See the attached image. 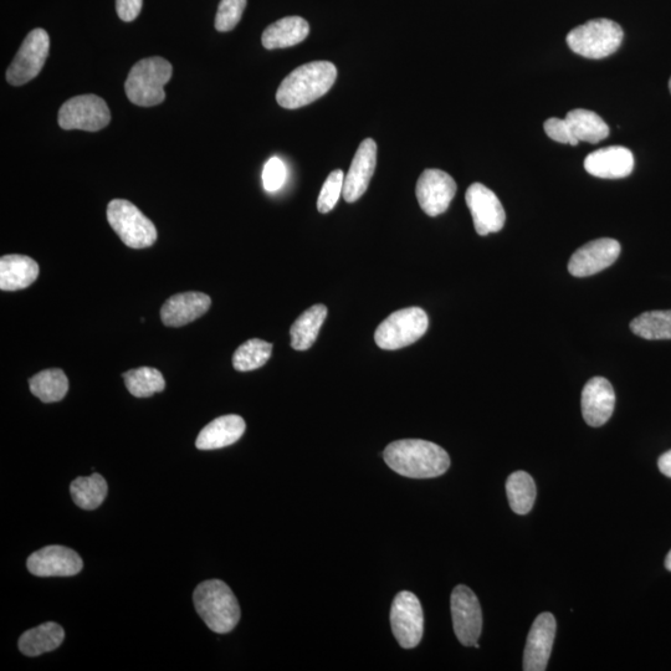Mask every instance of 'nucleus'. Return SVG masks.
Here are the masks:
<instances>
[{
    "label": "nucleus",
    "instance_id": "bb28decb",
    "mask_svg": "<svg viewBox=\"0 0 671 671\" xmlns=\"http://www.w3.org/2000/svg\"><path fill=\"white\" fill-rule=\"evenodd\" d=\"M506 493L511 509L515 514H529L536 501L535 481L526 471H516L506 481Z\"/></svg>",
    "mask_w": 671,
    "mask_h": 671
},
{
    "label": "nucleus",
    "instance_id": "ea45409f",
    "mask_svg": "<svg viewBox=\"0 0 671 671\" xmlns=\"http://www.w3.org/2000/svg\"><path fill=\"white\" fill-rule=\"evenodd\" d=\"M669 89H670V92H671V79L669 81Z\"/></svg>",
    "mask_w": 671,
    "mask_h": 671
},
{
    "label": "nucleus",
    "instance_id": "72a5a7b5",
    "mask_svg": "<svg viewBox=\"0 0 671 671\" xmlns=\"http://www.w3.org/2000/svg\"><path fill=\"white\" fill-rule=\"evenodd\" d=\"M343 182H345V174L341 169H336L327 177L322 186L319 201H317V209L320 213L327 214L335 208L343 193Z\"/></svg>",
    "mask_w": 671,
    "mask_h": 671
},
{
    "label": "nucleus",
    "instance_id": "39448f33",
    "mask_svg": "<svg viewBox=\"0 0 671 671\" xmlns=\"http://www.w3.org/2000/svg\"><path fill=\"white\" fill-rule=\"evenodd\" d=\"M624 38L621 25L609 19H594L567 35L573 53L587 59H604L616 53Z\"/></svg>",
    "mask_w": 671,
    "mask_h": 671
},
{
    "label": "nucleus",
    "instance_id": "f3484780",
    "mask_svg": "<svg viewBox=\"0 0 671 671\" xmlns=\"http://www.w3.org/2000/svg\"><path fill=\"white\" fill-rule=\"evenodd\" d=\"M377 165V143L367 138L358 147L353 157L350 171L343 182V198L347 203H355L366 193Z\"/></svg>",
    "mask_w": 671,
    "mask_h": 671
},
{
    "label": "nucleus",
    "instance_id": "c85d7f7f",
    "mask_svg": "<svg viewBox=\"0 0 671 671\" xmlns=\"http://www.w3.org/2000/svg\"><path fill=\"white\" fill-rule=\"evenodd\" d=\"M71 498L84 510H95L104 503L107 496V483L100 474L80 476L70 486Z\"/></svg>",
    "mask_w": 671,
    "mask_h": 671
},
{
    "label": "nucleus",
    "instance_id": "4c0bfd02",
    "mask_svg": "<svg viewBox=\"0 0 671 671\" xmlns=\"http://www.w3.org/2000/svg\"><path fill=\"white\" fill-rule=\"evenodd\" d=\"M658 466L662 474L671 478V450L659 458Z\"/></svg>",
    "mask_w": 671,
    "mask_h": 671
},
{
    "label": "nucleus",
    "instance_id": "f704fd0d",
    "mask_svg": "<svg viewBox=\"0 0 671 671\" xmlns=\"http://www.w3.org/2000/svg\"><path fill=\"white\" fill-rule=\"evenodd\" d=\"M286 167L278 157L270 158L264 167L263 183L266 192L274 193L284 186Z\"/></svg>",
    "mask_w": 671,
    "mask_h": 671
},
{
    "label": "nucleus",
    "instance_id": "7ed1b4c3",
    "mask_svg": "<svg viewBox=\"0 0 671 671\" xmlns=\"http://www.w3.org/2000/svg\"><path fill=\"white\" fill-rule=\"evenodd\" d=\"M194 607L210 630L218 634L232 632L240 619V607L227 583L210 580L193 593Z\"/></svg>",
    "mask_w": 671,
    "mask_h": 671
},
{
    "label": "nucleus",
    "instance_id": "0eeeda50",
    "mask_svg": "<svg viewBox=\"0 0 671 671\" xmlns=\"http://www.w3.org/2000/svg\"><path fill=\"white\" fill-rule=\"evenodd\" d=\"M428 326L427 312L420 307H408L393 312L378 326L375 341L382 350H401L420 340L427 332Z\"/></svg>",
    "mask_w": 671,
    "mask_h": 671
},
{
    "label": "nucleus",
    "instance_id": "c9c22d12",
    "mask_svg": "<svg viewBox=\"0 0 671 671\" xmlns=\"http://www.w3.org/2000/svg\"><path fill=\"white\" fill-rule=\"evenodd\" d=\"M546 135L551 138V140L560 142V143H568V145L571 146H577L578 142L573 136V133L571 131L570 126H568L567 121L565 119H556V117H552V119L547 120L544 125Z\"/></svg>",
    "mask_w": 671,
    "mask_h": 671
},
{
    "label": "nucleus",
    "instance_id": "6ab92c4d",
    "mask_svg": "<svg viewBox=\"0 0 671 671\" xmlns=\"http://www.w3.org/2000/svg\"><path fill=\"white\" fill-rule=\"evenodd\" d=\"M586 171L603 179H621L634 169L633 153L626 147L612 146L592 152L585 160Z\"/></svg>",
    "mask_w": 671,
    "mask_h": 671
},
{
    "label": "nucleus",
    "instance_id": "aec40b11",
    "mask_svg": "<svg viewBox=\"0 0 671 671\" xmlns=\"http://www.w3.org/2000/svg\"><path fill=\"white\" fill-rule=\"evenodd\" d=\"M212 300L202 293H184L169 297L161 309V319L168 327H181L202 317Z\"/></svg>",
    "mask_w": 671,
    "mask_h": 671
},
{
    "label": "nucleus",
    "instance_id": "423d86ee",
    "mask_svg": "<svg viewBox=\"0 0 671 671\" xmlns=\"http://www.w3.org/2000/svg\"><path fill=\"white\" fill-rule=\"evenodd\" d=\"M107 220L128 248L145 249L156 243L155 224L135 204L125 199L110 202L107 207Z\"/></svg>",
    "mask_w": 671,
    "mask_h": 671
},
{
    "label": "nucleus",
    "instance_id": "5701e85b",
    "mask_svg": "<svg viewBox=\"0 0 671 671\" xmlns=\"http://www.w3.org/2000/svg\"><path fill=\"white\" fill-rule=\"evenodd\" d=\"M310 25L301 17H286L264 30L261 42L268 50L291 48L309 37Z\"/></svg>",
    "mask_w": 671,
    "mask_h": 671
},
{
    "label": "nucleus",
    "instance_id": "412c9836",
    "mask_svg": "<svg viewBox=\"0 0 671 671\" xmlns=\"http://www.w3.org/2000/svg\"><path fill=\"white\" fill-rule=\"evenodd\" d=\"M247 429L244 419L235 414L219 417L202 429L197 438L199 450H215L229 447L243 437Z\"/></svg>",
    "mask_w": 671,
    "mask_h": 671
},
{
    "label": "nucleus",
    "instance_id": "f8f14e48",
    "mask_svg": "<svg viewBox=\"0 0 671 671\" xmlns=\"http://www.w3.org/2000/svg\"><path fill=\"white\" fill-rule=\"evenodd\" d=\"M476 233L485 237L504 228L506 213L500 199L484 184L474 183L465 194Z\"/></svg>",
    "mask_w": 671,
    "mask_h": 671
},
{
    "label": "nucleus",
    "instance_id": "2f4dec72",
    "mask_svg": "<svg viewBox=\"0 0 671 671\" xmlns=\"http://www.w3.org/2000/svg\"><path fill=\"white\" fill-rule=\"evenodd\" d=\"M273 352V345L269 342L253 338L243 343L235 351L233 356V366L239 372H249L258 370L265 366Z\"/></svg>",
    "mask_w": 671,
    "mask_h": 671
},
{
    "label": "nucleus",
    "instance_id": "f03ea898",
    "mask_svg": "<svg viewBox=\"0 0 671 671\" xmlns=\"http://www.w3.org/2000/svg\"><path fill=\"white\" fill-rule=\"evenodd\" d=\"M336 79V66L329 61L301 65L281 83L276 92V101L284 109H300L326 95Z\"/></svg>",
    "mask_w": 671,
    "mask_h": 671
},
{
    "label": "nucleus",
    "instance_id": "1a4fd4ad",
    "mask_svg": "<svg viewBox=\"0 0 671 671\" xmlns=\"http://www.w3.org/2000/svg\"><path fill=\"white\" fill-rule=\"evenodd\" d=\"M50 38L44 29H35L28 34L7 71V81L13 86H22L37 78L48 59Z\"/></svg>",
    "mask_w": 671,
    "mask_h": 671
},
{
    "label": "nucleus",
    "instance_id": "20e7f679",
    "mask_svg": "<svg viewBox=\"0 0 671 671\" xmlns=\"http://www.w3.org/2000/svg\"><path fill=\"white\" fill-rule=\"evenodd\" d=\"M172 74V65L166 59L155 56L138 61L125 83L128 100L141 107L162 104L166 100L165 85Z\"/></svg>",
    "mask_w": 671,
    "mask_h": 671
},
{
    "label": "nucleus",
    "instance_id": "6e6552de",
    "mask_svg": "<svg viewBox=\"0 0 671 671\" xmlns=\"http://www.w3.org/2000/svg\"><path fill=\"white\" fill-rule=\"evenodd\" d=\"M58 121L64 130L97 132L110 124L111 112L101 97L80 95L61 106Z\"/></svg>",
    "mask_w": 671,
    "mask_h": 671
},
{
    "label": "nucleus",
    "instance_id": "a878e982",
    "mask_svg": "<svg viewBox=\"0 0 671 671\" xmlns=\"http://www.w3.org/2000/svg\"><path fill=\"white\" fill-rule=\"evenodd\" d=\"M565 120L578 142L583 141L596 145L609 136L608 125L596 112L583 109L572 110L568 112Z\"/></svg>",
    "mask_w": 671,
    "mask_h": 671
},
{
    "label": "nucleus",
    "instance_id": "393cba45",
    "mask_svg": "<svg viewBox=\"0 0 671 671\" xmlns=\"http://www.w3.org/2000/svg\"><path fill=\"white\" fill-rule=\"evenodd\" d=\"M326 316L327 307L325 305H314L305 311L291 326V347L296 351L309 350L317 340Z\"/></svg>",
    "mask_w": 671,
    "mask_h": 671
},
{
    "label": "nucleus",
    "instance_id": "4be33fe9",
    "mask_svg": "<svg viewBox=\"0 0 671 671\" xmlns=\"http://www.w3.org/2000/svg\"><path fill=\"white\" fill-rule=\"evenodd\" d=\"M39 276L37 261L25 255H5L0 259V289L18 291L29 288Z\"/></svg>",
    "mask_w": 671,
    "mask_h": 671
},
{
    "label": "nucleus",
    "instance_id": "2eb2a0df",
    "mask_svg": "<svg viewBox=\"0 0 671 671\" xmlns=\"http://www.w3.org/2000/svg\"><path fill=\"white\" fill-rule=\"evenodd\" d=\"M28 570L38 577H70L83 570L84 563L73 550L64 546H46L33 555L27 562Z\"/></svg>",
    "mask_w": 671,
    "mask_h": 671
},
{
    "label": "nucleus",
    "instance_id": "7c9ffc66",
    "mask_svg": "<svg viewBox=\"0 0 671 671\" xmlns=\"http://www.w3.org/2000/svg\"><path fill=\"white\" fill-rule=\"evenodd\" d=\"M128 392L137 398H148L156 393L165 391L166 381L162 373L156 368L141 367L131 370L124 375Z\"/></svg>",
    "mask_w": 671,
    "mask_h": 671
},
{
    "label": "nucleus",
    "instance_id": "cd10ccee",
    "mask_svg": "<svg viewBox=\"0 0 671 671\" xmlns=\"http://www.w3.org/2000/svg\"><path fill=\"white\" fill-rule=\"evenodd\" d=\"M30 392L44 403L60 402L69 391V379L59 368H51L29 379Z\"/></svg>",
    "mask_w": 671,
    "mask_h": 671
},
{
    "label": "nucleus",
    "instance_id": "dca6fc26",
    "mask_svg": "<svg viewBox=\"0 0 671 671\" xmlns=\"http://www.w3.org/2000/svg\"><path fill=\"white\" fill-rule=\"evenodd\" d=\"M556 619L551 613H542L532 624L524 653L525 671H544L550 660L556 638Z\"/></svg>",
    "mask_w": 671,
    "mask_h": 671
},
{
    "label": "nucleus",
    "instance_id": "ddd939ff",
    "mask_svg": "<svg viewBox=\"0 0 671 671\" xmlns=\"http://www.w3.org/2000/svg\"><path fill=\"white\" fill-rule=\"evenodd\" d=\"M416 194L423 212L438 217L447 212L457 194V183L447 172L425 169L418 179Z\"/></svg>",
    "mask_w": 671,
    "mask_h": 671
},
{
    "label": "nucleus",
    "instance_id": "58836bf2",
    "mask_svg": "<svg viewBox=\"0 0 671 671\" xmlns=\"http://www.w3.org/2000/svg\"><path fill=\"white\" fill-rule=\"evenodd\" d=\"M665 567L671 572V551L668 553L667 558H665Z\"/></svg>",
    "mask_w": 671,
    "mask_h": 671
},
{
    "label": "nucleus",
    "instance_id": "b1692460",
    "mask_svg": "<svg viewBox=\"0 0 671 671\" xmlns=\"http://www.w3.org/2000/svg\"><path fill=\"white\" fill-rule=\"evenodd\" d=\"M63 627L54 622L44 623L25 632L19 639V649L27 657H39L44 653L53 652L64 642Z\"/></svg>",
    "mask_w": 671,
    "mask_h": 671
},
{
    "label": "nucleus",
    "instance_id": "f257e3e1",
    "mask_svg": "<svg viewBox=\"0 0 671 671\" xmlns=\"http://www.w3.org/2000/svg\"><path fill=\"white\" fill-rule=\"evenodd\" d=\"M384 462L397 474L412 479H432L447 473L449 454L427 440L404 439L388 445Z\"/></svg>",
    "mask_w": 671,
    "mask_h": 671
},
{
    "label": "nucleus",
    "instance_id": "9d476101",
    "mask_svg": "<svg viewBox=\"0 0 671 671\" xmlns=\"http://www.w3.org/2000/svg\"><path fill=\"white\" fill-rule=\"evenodd\" d=\"M391 626L394 637L402 648L417 647L423 638L424 614L416 594H397L391 609Z\"/></svg>",
    "mask_w": 671,
    "mask_h": 671
},
{
    "label": "nucleus",
    "instance_id": "e433bc0d",
    "mask_svg": "<svg viewBox=\"0 0 671 671\" xmlns=\"http://www.w3.org/2000/svg\"><path fill=\"white\" fill-rule=\"evenodd\" d=\"M143 0H116L117 14L126 23L133 22L140 15Z\"/></svg>",
    "mask_w": 671,
    "mask_h": 671
},
{
    "label": "nucleus",
    "instance_id": "4468645a",
    "mask_svg": "<svg viewBox=\"0 0 671 671\" xmlns=\"http://www.w3.org/2000/svg\"><path fill=\"white\" fill-rule=\"evenodd\" d=\"M621 254V244L611 238H602L589 242L575 254L568 263V271L576 278H586L601 273L616 263Z\"/></svg>",
    "mask_w": 671,
    "mask_h": 671
},
{
    "label": "nucleus",
    "instance_id": "9b49d317",
    "mask_svg": "<svg viewBox=\"0 0 671 671\" xmlns=\"http://www.w3.org/2000/svg\"><path fill=\"white\" fill-rule=\"evenodd\" d=\"M450 606L454 632L459 642L465 647H474L483 630V612L478 597L469 587L460 585L454 588Z\"/></svg>",
    "mask_w": 671,
    "mask_h": 671
},
{
    "label": "nucleus",
    "instance_id": "473e14b6",
    "mask_svg": "<svg viewBox=\"0 0 671 671\" xmlns=\"http://www.w3.org/2000/svg\"><path fill=\"white\" fill-rule=\"evenodd\" d=\"M245 8L247 0H222L215 17V29L222 33L233 30L242 20Z\"/></svg>",
    "mask_w": 671,
    "mask_h": 671
},
{
    "label": "nucleus",
    "instance_id": "c756f323",
    "mask_svg": "<svg viewBox=\"0 0 671 671\" xmlns=\"http://www.w3.org/2000/svg\"><path fill=\"white\" fill-rule=\"evenodd\" d=\"M630 330L645 340H671V310L644 312L630 322Z\"/></svg>",
    "mask_w": 671,
    "mask_h": 671
},
{
    "label": "nucleus",
    "instance_id": "a211bd4d",
    "mask_svg": "<svg viewBox=\"0 0 671 671\" xmlns=\"http://www.w3.org/2000/svg\"><path fill=\"white\" fill-rule=\"evenodd\" d=\"M616 407V393L608 379L594 377L582 391V414L588 425L602 427L611 419Z\"/></svg>",
    "mask_w": 671,
    "mask_h": 671
}]
</instances>
